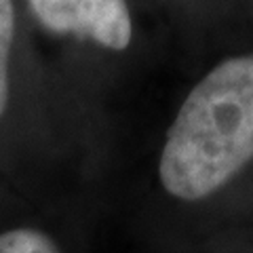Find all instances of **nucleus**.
Masks as SVG:
<instances>
[{
    "label": "nucleus",
    "instance_id": "f257e3e1",
    "mask_svg": "<svg viewBox=\"0 0 253 253\" xmlns=\"http://www.w3.org/2000/svg\"><path fill=\"white\" fill-rule=\"evenodd\" d=\"M253 161V53L217 63L169 126L161 181L181 201H201Z\"/></svg>",
    "mask_w": 253,
    "mask_h": 253
},
{
    "label": "nucleus",
    "instance_id": "7ed1b4c3",
    "mask_svg": "<svg viewBox=\"0 0 253 253\" xmlns=\"http://www.w3.org/2000/svg\"><path fill=\"white\" fill-rule=\"evenodd\" d=\"M15 32V13L11 0H0V114L9 99V55Z\"/></svg>",
    "mask_w": 253,
    "mask_h": 253
},
{
    "label": "nucleus",
    "instance_id": "f03ea898",
    "mask_svg": "<svg viewBox=\"0 0 253 253\" xmlns=\"http://www.w3.org/2000/svg\"><path fill=\"white\" fill-rule=\"evenodd\" d=\"M38 19L59 34L91 38L112 51L131 42V17L125 0H30Z\"/></svg>",
    "mask_w": 253,
    "mask_h": 253
},
{
    "label": "nucleus",
    "instance_id": "20e7f679",
    "mask_svg": "<svg viewBox=\"0 0 253 253\" xmlns=\"http://www.w3.org/2000/svg\"><path fill=\"white\" fill-rule=\"evenodd\" d=\"M0 253H59L46 234L30 228L0 234Z\"/></svg>",
    "mask_w": 253,
    "mask_h": 253
}]
</instances>
